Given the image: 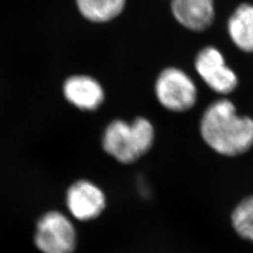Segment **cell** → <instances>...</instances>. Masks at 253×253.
Instances as JSON below:
<instances>
[{"mask_svg": "<svg viewBox=\"0 0 253 253\" xmlns=\"http://www.w3.org/2000/svg\"><path fill=\"white\" fill-rule=\"evenodd\" d=\"M155 94L163 107L174 113L190 110L198 97L195 83L175 67L166 68L159 74L155 83Z\"/></svg>", "mask_w": 253, "mask_h": 253, "instance_id": "3", "label": "cell"}, {"mask_svg": "<svg viewBox=\"0 0 253 253\" xmlns=\"http://www.w3.org/2000/svg\"><path fill=\"white\" fill-rule=\"evenodd\" d=\"M232 224L238 235L253 242V195L236 206L232 213Z\"/></svg>", "mask_w": 253, "mask_h": 253, "instance_id": "11", "label": "cell"}, {"mask_svg": "<svg viewBox=\"0 0 253 253\" xmlns=\"http://www.w3.org/2000/svg\"><path fill=\"white\" fill-rule=\"evenodd\" d=\"M63 94L74 107L83 111H95L104 101L103 87L95 78L88 75H73L63 84Z\"/></svg>", "mask_w": 253, "mask_h": 253, "instance_id": "7", "label": "cell"}, {"mask_svg": "<svg viewBox=\"0 0 253 253\" xmlns=\"http://www.w3.org/2000/svg\"><path fill=\"white\" fill-rule=\"evenodd\" d=\"M66 205L76 219L90 221L100 216L106 208V197L95 183L81 179L74 182L67 190Z\"/></svg>", "mask_w": 253, "mask_h": 253, "instance_id": "6", "label": "cell"}, {"mask_svg": "<svg viewBox=\"0 0 253 253\" xmlns=\"http://www.w3.org/2000/svg\"><path fill=\"white\" fill-rule=\"evenodd\" d=\"M34 242L42 253H73L77 234L71 219L59 211H49L38 220Z\"/></svg>", "mask_w": 253, "mask_h": 253, "instance_id": "4", "label": "cell"}, {"mask_svg": "<svg viewBox=\"0 0 253 253\" xmlns=\"http://www.w3.org/2000/svg\"><path fill=\"white\" fill-rule=\"evenodd\" d=\"M228 34L239 50L253 53V5L243 3L230 16L227 24Z\"/></svg>", "mask_w": 253, "mask_h": 253, "instance_id": "9", "label": "cell"}, {"mask_svg": "<svg viewBox=\"0 0 253 253\" xmlns=\"http://www.w3.org/2000/svg\"><path fill=\"white\" fill-rule=\"evenodd\" d=\"M154 141L155 128L147 118H137L131 123L116 119L105 127L101 145L118 163L130 164L145 156Z\"/></svg>", "mask_w": 253, "mask_h": 253, "instance_id": "2", "label": "cell"}, {"mask_svg": "<svg viewBox=\"0 0 253 253\" xmlns=\"http://www.w3.org/2000/svg\"><path fill=\"white\" fill-rule=\"evenodd\" d=\"M84 18L92 23H107L123 11L126 0H75Z\"/></svg>", "mask_w": 253, "mask_h": 253, "instance_id": "10", "label": "cell"}, {"mask_svg": "<svg viewBox=\"0 0 253 253\" xmlns=\"http://www.w3.org/2000/svg\"><path fill=\"white\" fill-rule=\"evenodd\" d=\"M172 16L182 27L200 32L215 19V0H171Z\"/></svg>", "mask_w": 253, "mask_h": 253, "instance_id": "8", "label": "cell"}, {"mask_svg": "<svg viewBox=\"0 0 253 253\" xmlns=\"http://www.w3.org/2000/svg\"><path fill=\"white\" fill-rule=\"evenodd\" d=\"M195 70L210 89L221 95H228L236 89L238 77L227 66L222 53L214 46H207L195 58Z\"/></svg>", "mask_w": 253, "mask_h": 253, "instance_id": "5", "label": "cell"}, {"mask_svg": "<svg viewBox=\"0 0 253 253\" xmlns=\"http://www.w3.org/2000/svg\"><path fill=\"white\" fill-rule=\"evenodd\" d=\"M200 132L205 143L216 153L235 157L253 146V119L239 116L230 100L214 101L205 111Z\"/></svg>", "mask_w": 253, "mask_h": 253, "instance_id": "1", "label": "cell"}]
</instances>
